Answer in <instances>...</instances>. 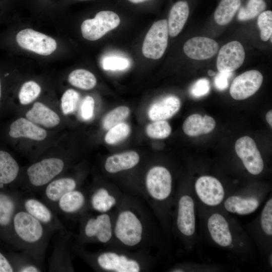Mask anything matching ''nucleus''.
<instances>
[{
	"mask_svg": "<svg viewBox=\"0 0 272 272\" xmlns=\"http://www.w3.org/2000/svg\"><path fill=\"white\" fill-rule=\"evenodd\" d=\"M130 127L125 122H121L109 129L105 136V141L109 145L117 144L127 137Z\"/></svg>",
	"mask_w": 272,
	"mask_h": 272,
	"instance_id": "38",
	"label": "nucleus"
},
{
	"mask_svg": "<svg viewBox=\"0 0 272 272\" xmlns=\"http://www.w3.org/2000/svg\"><path fill=\"white\" fill-rule=\"evenodd\" d=\"M77 180L71 177L54 179L43 189L41 200L56 213V205L59 198L65 193L79 188Z\"/></svg>",
	"mask_w": 272,
	"mask_h": 272,
	"instance_id": "23",
	"label": "nucleus"
},
{
	"mask_svg": "<svg viewBox=\"0 0 272 272\" xmlns=\"http://www.w3.org/2000/svg\"><path fill=\"white\" fill-rule=\"evenodd\" d=\"M208 73V75L210 76H213L215 75V73L213 72L212 70H209Z\"/></svg>",
	"mask_w": 272,
	"mask_h": 272,
	"instance_id": "50",
	"label": "nucleus"
},
{
	"mask_svg": "<svg viewBox=\"0 0 272 272\" xmlns=\"http://www.w3.org/2000/svg\"><path fill=\"white\" fill-rule=\"evenodd\" d=\"M16 40L22 48L42 55L51 54L57 47L53 38L31 29H23L18 32Z\"/></svg>",
	"mask_w": 272,
	"mask_h": 272,
	"instance_id": "20",
	"label": "nucleus"
},
{
	"mask_svg": "<svg viewBox=\"0 0 272 272\" xmlns=\"http://www.w3.org/2000/svg\"><path fill=\"white\" fill-rule=\"evenodd\" d=\"M216 121L211 116L193 114L184 120L182 128L184 132L190 137H196L211 132L215 127Z\"/></svg>",
	"mask_w": 272,
	"mask_h": 272,
	"instance_id": "28",
	"label": "nucleus"
},
{
	"mask_svg": "<svg viewBox=\"0 0 272 272\" xmlns=\"http://www.w3.org/2000/svg\"><path fill=\"white\" fill-rule=\"evenodd\" d=\"M114 211L108 213L89 212L80 220V228L75 244L98 243L107 247L115 246L113 236Z\"/></svg>",
	"mask_w": 272,
	"mask_h": 272,
	"instance_id": "7",
	"label": "nucleus"
},
{
	"mask_svg": "<svg viewBox=\"0 0 272 272\" xmlns=\"http://www.w3.org/2000/svg\"><path fill=\"white\" fill-rule=\"evenodd\" d=\"M197 205L192 185H184L176 190L172 219V236L174 235L187 252H190L197 242Z\"/></svg>",
	"mask_w": 272,
	"mask_h": 272,
	"instance_id": "6",
	"label": "nucleus"
},
{
	"mask_svg": "<svg viewBox=\"0 0 272 272\" xmlns=\"http://www.w3.org/2000/svg\"><path fill=\"white\" fill-rule=\"evenodd\" d=\"M115 247L130 250L164 247L169 242L152 211L142 197L124 194L114 211Z\"/></svg>",
	"mask_w": 272,
	"mask_h": 272,
	"instance_id": "1",
	"label": "nucleus"
},
{
	"mask_svg": "<svg viewBox=\"0 0 272 272\" xmlns=\"http://www.w3.org/2000/svg\"><path fill=\"white\" fill-rule=\"evenodd\" d=\"M72 234L66 229L59 231L49 262V271H74L72 263Z\"/></svg>",
	"mask_w": 272,
	"mask_h": 272,
	"instance_id": "19",
	"label": "nucleus"
},
{
	"mask_svg": "<svg viewBox=\"0 0 272 272\" xmlns=\"http://www.w3.org/2000/svg\"><path fill=\"white\" fill-rule=\"evenodd\" d=\"M22 196L20 192L0 191V237L13 245V220Z\"/></svg>",
	"mask_w": 272,
	"mask_h": 272,
	"instance_id": "13",
	"label": "nucleus"
},
{
	"mask_svg": "<svg viewBox=\"0 0 272 272\" xmlns=\"http://www.w3.org/2000/svg\"><path fill=\"white\" fill-rule=\"evenodd\" d=\"M68 80L72 85L84 90H90L97 84L95 76L84 69H77L72 72L69 76Z\"/></svg>",
	"mask_w": 272,
	"mask_h": 272,
	"instance_id": "33",
	"label": "nucleus"
},
{
	"mask_svg": "<svg viewBox=\"0 0 272 272\" xmlns=\"http://www.w3.org/2000/svg\"><path fill=\"white\" fill-rule=\"evenodd\" d=\"M262 81V75L259 71L245 72L233 81L230 88V95L235 100L245 99L258 91Z\"/></svg>",
	"mask_w": 272,
	"mask_h": 272,
	"instance_id": "21",
	"label": "nucleus"
},
{
	"mask_svg": "<svg viewBox=\"0 0 272 272\" xmlns=\"http://www.w3.org/2000/svg\"><path fill=\"white\" fill-rule=\"evenodd\" d=\"M147 135L153 139H163L169 136L171 127L165 120L155 121L146 128Z\"/></svg>",
	"mask_w": 272,
	"mask_h": 272,
	"instance_id": "40",
	"label": "nucleus"
},
{
	"mask_svg": "<svg viewBox=\"0 0 272 272\" xmlns=\"http://www.w3.org/2000/svg\"><path fill=\"white\" fill-rule=\"evenodd\" d=\"M257 25L260 31V38L267 41L272 35V12L265 11L261 13L257 19Z\"/></svg>",
	"mask_w": 272,
	"mask_h": 272,
	"instance_id": "41",
	"label": "nucleus"
},
{
	"mask_svg": "<svg viewBox=\"0 0 272 272\" xmlns=\"http://www.w3.org/2000/svg\"><path fill=\"white\" fill-rule=\"evenodd\" d=\"M253 243L266 258L272 253V198L269 196L259 215L244 228Z\"/></svg>",
	"mask_w": 272,
	"mask_h": 272,
	"instance_id": "10",
	"label": "nucleus"
},
{
	"mask_svg": "<svg viewBox=\"0 0 272 272\" xmlns=\"http://www.w3.org/2000/svg\"><path fill=\"white\" fill-rule=\"evenodd\" d=\"M72 251L98 271H145L151 268L154 261L148 250H130L112 246L93 252L73 243Z\"/></svg>",
	"mask_w": 272,
	"mask_h": 272,
	"instance_id": "4",
	"label": "nucleus"
},
{
	"mask_svg": "<svg viewBox=\"0 0 272 272\" xmlns=\"http://www.w3.org/2000/svg\"><path fill=\"white\" fill-rule=\"evenodd\" d=\"M10 261L15 271L40 272L42 271L41 264L23 252L13 255Z\"/></svg>",
	"mask_w": 272,
	"mask_h": 272,
	"instance_id": "34",
	"label": "nucleus"
},
{
	"mask_svg": "<svg viewBox=\"0 0 272 272\" xmlns=\"http://www.w3.org/2000/svg\"><path fill=\"white\" fill-rule=\"evenodd\" d=\"M19 173V166L15 159L9 153L0 151V189L14 182Z\"/></svg>",
	"mask_w": 272,
	"mask_h": 272,
	"instance_id": "31",
	"label": "nucleus"
},
{
	"mask_svg": "<svg viewBox=\"0 0 272 272\" xmlns=\"http://www.w3.org/2000/svg\"><path fill=\"white\" fill-rule=\"evenodd\" d=\"M189 7L185 1H178L172 7L168 18V33L171 37L177 36L182 30L189 16Z\"/></svg>",
	"mask_w": 272,
	"mask_h": 272,
	"instance_id": "30",
	"label": "nucleus"
},
{
	"mask_svg": "<svg viewBox=\"0 0 272 272\" xmlns=\"http://www.w3.org/2000/svg\"><path fill=\"white\" fill-rule=\"evenodd\" d=\"M95 102L94 99L87 96L84 99L81 108L82 117L85 120L90 119L94 113Z\"/></svg>",
	"mask_w": 272,
	"mask_h": 272,
	"instance_id": "45",
	"label": "nucleus"
},
{
	"mask_svg": "<svg viewBox=\"0 0 272 272\" xmlns=\"http://www.w3.org/2000/svg\"><path fill=\"white\" fill-rule=\"evenodd\" d=\"M54 232L24 210L21 205L14 215L12 225L13 246L41 264Z\"/></svg>",
	"mask_w": 272,
	"mask_h": 272,
	"instance_id": "5",
	"label": "nucleus"
},
{
	"mask_svg": "<svg viewBox=\"0 0 272 272\" xmlns=\"http://www.w3.org/2000/svg\"><path fill=\"white\" fill-rule=\"evenodd\" d=\"M26 118L33 123L46 127L57 125L60 121L58 114L41 102L35 103L26 114Z\"/></svg>",
	"mask_w": 272,
	"mask_h": 272,
	"instance_id": "29",
	"label": "nucleus"
},
{
	"mask_svg": "<svg viewBox=\"0 0 272 272\" xmlns=\"http://www.w3.org/2000/svg\"><path fill=\"white\" fill-rule=\"evenodd\" d=\"M245 57L244 48L239 41L229 42L222 46L219 51L217 69L220 72H232L241 66Z\"/></svg>",
	"mask_w": 272,
	"mask_h": 272,
	"instance_id": "22",
	"label": "nucleus"
},
{
	"mask_svg": "<svg viewBox=\"0 0 272 272\" xmlns=\"http://www.w3.org/2000/svg\"><path fill=\"white\" fill-rule=\"evenodd\" d=\"M90 211L88 192L79 188L64 194L56 205V213L80 220Z\"/></svg>",
	"mask_w": 272,
	"mask_h": 272,
	"instance_id": "15",
	"label": "nucleus"
},
{
	"mask_svg": "<svg viewBox=\"0 0 272 272\" xmlns=\"http://www.w3.org/2000/svg\"><path fill=\"white\" fill-rule=\"evenodd\" d=\"M129 113V109L127 106H121L114 108L104 117L103 120V127L108 130L113 126L122 122L127 118Z\"/></svg>",
	"mask_w": 272,
	"mask_h": 272,
	"instance_id": "36",
	"label": "nucleus"
},
{
	"mask_svg": "<svg viewBox=\"0 0 272 272\" xmlns=\"http://www.w3.org/2000/svg\"><path fill=\"white\" fill-rule=\"evenodd\" d=\"M235 150L244 168L251 175L257 176L264 169V162L254 141L248 136L237 140Z\"/></svg>",
	"mask_w": 272,
	"mask_h": 272,
	"instance_id": "17",
	"label": "nucleus"
},
{
	"mask_svg": "<svg viewBox=\"0 0 272 272\" xmlns=\"http://www.w3.org/2000/svg\"><path fill=\"white\" fill-rule=\"evenodd\" d=\"M1 81H0V99H1Z\"/></svg>",
	"mask_w": 272,
	"mask_h": 272,
	"instance_id": "51",
	"label": "nucleus"
},
{
	"mask_svg": "<svg viewBox=\"0 0 272 272\" xmlns=\"http://www.w3.org/2000/svg\"><path fill=\"white\" fill-rule=\"evenodd\" d=\"M210 90V84L207 78H201L194 82L190 88V94L195 98L207 95Z\"/></svg>",
	"mask_w": 272,
	"mask_h": 272,
	"instance_id": "44",
	"label": "nucleus"
},
{
	"mask_svg": "<svg viewBox=\"0 0 272 272\" xmlns=\"http://www.w3.org/2000/svg\"><path fill=\"white\" fill-rule=\"evenodd\" d=\"M79 98V94L74 89L65 91L61 99V110L64 114H71L76 110Z\"/></svg>",
	"mask_w": 272,
	"mask_h": 272,
	"instance_id": "42",
	"label": "nucleus"
},
{
	"mask_svg": "<svg viewBox=\"0 0 272 272\" xmlns=\"http://www.w3.org/2000/svg\"><path fill=\"white\" fill-rule=\"evenodd\" d=\"M197 210L220 207L232 190L227 188L217 177L211 175L198 176L192 185Z\"/></svg>",
	"mask_w": 272,
	"mask_h": 272,
	"instance_id": "9",
	"label": "nucleus"
},
{
	"mask_svg": "<svg viewBox=\"0 0 272 272\" xmlns=\"http://www.w3.org/2000/svg\"><path fill=\"white\" fill-rule=\"evenodd\" d=\"M9 134L13 138H26L42 141L46 138L47 132L27 118L21 117L11 124Z\"/></svg>",
	"mask_w": 272,
	"mask_h": 272,
	"instance_id": "27",
	"label": "nucleus"
},
{
	"mask_svg": "<svg viewBox=\"0 0 272 272\" xmlns=\"http://www.w3.org/2000/svg\"><path fill=\"white\" fill-rule=\"evenodd\" d=\"M221 268L217 265L198 263L185 262L178 263L170 267L168 271L171 272L185 271H217Z\"/></svg>",
	"mask_w": 272,
	"mask_h": 272,
	"instance_id": "39",
	"label": "nucleus"
},
{
	"mask_svg": "<svg viewBox=\"0 0 272 272\" xmlns=\"http://www.w3.org/2000/svg\"><path fill=\"white\" fill-rule=\"evenodd\" d=\"M268 191L266 188L254 186L233 189L220 207L229 214L248 215L257 210L267 196Z\"/></svg>",
	"mask_w": 272,
	"mask_h": 272,
	"instance_id": "8",
	"label": "nucleus"
},
{
	"mask_svg": "<svg viewBox=\"0 0 272 272\" xmlns=\"http://www.w3.org/2000/svg\"><path fill=\"white\" fill-rule=\"evenodd\" d=\"M140 161V157L137 152L129 151L108 157L105 160L104 167L108 173L114 174L134 168Z\"/></svg>",
	"mask_w": 272,
	"mask_h": 272,
	"instance_id": "25",
	"label": "nucleus"
},
{
	"mask_svg": "<svg viewBox=\"0 0 272 272\" xmlns=\"http://www.w3.org/2000/svg\"><path fill=\"white\" fill-rule=\"evenodd\" d=\"M197 211L204 235L212 244L241 258L253 254L254 244L247 233L229 213L221 207Z\"/></svg>",
	"mask_w": 272,
	"mask_h": 272,
	"instance_id": "2",
	"label": "nucleus"
},
{
	"mask_svg": "<svg viewBox=\"0 0 272 272\" xmlns=\"http://www.w3.org/2000/svg\"><path fill=\"white\" fill-rule=\"evenodd\" d=\"M232 75V72H219L214 79L216 88L220 91L227 89L228 86V79Z\"/></svg>",
	"mask_w": 272,
	"mask_h": 272,
	"instance_id": "46",
	"label": "nucleus"
},
{
	"mask_svg": "<svg viewBox=\"0 0 272 272\" xmlns=\"http://www.w3.org/2000/svg\"><path fill=\"white\" fill-rule=\"evenodd\" d=\"M14 268L10 261L0 251V272H13Z\"/></svg>",
	"mask_w": 272,
	"mask_h": 272,
	"instance_id": "47",
	"label": "nucleus"
},
{
	"mask_svg": "<svg viewBox=\"0 0 272 272\" xmlns=\"http://www.w3.org/2000/svg\"><path fill=\"white\" fill-rule=\"evenodd\" d=\"M264 0H248L246 7L239 9L237 18L239 21H247L252 19L266 8Z\"/></svg>",
	"mask_w": 272,
	"mask_h": 272,
	"instance_id": "35",
	"label": "nucleus"
},
{
	"mask_svg": "<svg viewBox=\"0 0 272 272\" xmlns=\"http://www.w3.org/2000/svg\"><path fill=\"white\" fill-rule=\"evenodd\" d=\"M219 45L214 40L205 37H195L184 44L183 51L190 58L205 60L211 58L218 52Z\"/></svg>",
	"mask_w": 272,
	"mask_h": 272,
	"instance_id": "24",
	"label": "nucleus"
},
{
	"mask_svg": "<svg viewBox=\"0 0 272 272\" xmlns=\"http://www.w3.org/2000/svg\"><path fill=\"white\" fill-rule=\"evenodd\" d=\"M266 119L270 127H272V110L268 111L266 114Z\"/></svg>",
	"mask_w": 272,
	"mask_h": 272,
	"instance_id": "48",
	"label": "nucleus"
},
{
	"mask_svg": "<svg viewBox=\"0 0 272 272\" xmlns=\"http://www.w3.org/2000/svg\"><path fill=\"white\" fill-rule=\"evenodd\" d=\"M102 64L105 70H123L128 67L129 61L126 58L111 56L103 58Z\"/></svg>",
	"mask_w": 272,
	"mask_h": 272,
	"instance_id": "43",
	"label": "nucleus"
},
{
	"mask_svg": "<svg viewBox=\"0 0 272 272\" xmlns=\"http://www.w3.org/2000/svg\"><path fill=\"white\" fill-rule=\"evenodd\" d=\"M180 106L181 102L177 96L168 95L153 103L149 108L148 115L154 121L165 120L175 115Z\"/></svg>",
	"mask_w": 272,
	"mask_h": 272,
	"instance_id": "26",
	"label": "nucleus"
},
{
	"mask_svg": "<svg viewBox=\"0 0 272 272\" xmlns=\"http://www.w3.org/2000/svg\"><path fill=\"white\" fill-rule=\"evenodd\" d=\"M124 194L116 188L104 185L93 187L88 192L90 210L100 213L114 211Z\"/></svg>",
	"mask_w": 272,
	"mask_h": 272,
	"instance_id": "16",
	"label": "nucleus"
},
{
	"mask_svg": "<svg viewBox=\"0 0 272 272\" xmlns=\"http://www.w3.org/2000/svg\"><path fill=\"white\" fill-rule=\"evenodd\" d=\"M240 0H221L214 14V19L220 25H225L233 19L239 9Z\"/></svg>",
	"mask_w": 272,
	"mask_h": 272,
	"instance_id": "32",
	"label": "nucleus"
},
{
	"mask_svg": "<svg viewBox=\"0 0 272 272\" xmlns=\"http://www.w3.org/2000/svg\"><path fill=\"white\" fill-rule=\"evenodd\" d=\"M130 2L133 4H140L146 2L149 0H128Z\"/></svg>",
	"mask_w": 272,
	"mask_h": 272,
	"instance_id": "49",
	"label": "nucleus"
},
{
	"mask_svg": "<svg viewBox=\"0 0 272 272\" xmlns=\"http://www.w3.org/2000/svg\"><path fill=\"white\" fill-rule=\"evenodd\" d=\"M64 166L63 160L56 157L45 158L30 165L26 170L29 190H43L62 172Z\"/></svg>",
	"mask_w": 272,
	"mask_h": 272,
	"instance_id": "11",
	"label": "nucleus"
},
{
	"mask_svg": "<svg viewBox=\"0 0 272 272\" xmlns=\"http://www.w3.org/2000/svg\"><path fill=\"white\" fill-rule=\"evenodd\" d=\"M21 208L54 232L65 230L57 214L42 200L35 197L22 196Z\"/></svg>",
	"mask_w": 272,
	"mask_h": 272,
	"instance_id": "18",
	"label": "nucleus"
},
{
	"mask_svg": "<svg viewBox=\"0 0 272 272\" xmlns=\"http://www.w3.org/2000/svg\"><path fill=\"white\" fill-rule=\"evenodd\" d=\"M40 92L41 87L37 83L32 81L25 82L19 94L20 102L23 105L29 104L38 97Z\"/></svg>",
	"mask_w": 272,
	"mask_h": 272,
	"instance_id": "37",
	"label": "nucleus"
},
{
	"mask_svg": "<svg viewBox=\"0 0 272 272\" xmlns=\"http://www.w3.org/2000/svg\"><path fill=\"white\" fill-rule=\"evenodd\" d=\"M168 35L167 20L154 22L145 38L142 47L143 55L153 59L160 58L167 47Z\"/></svg>",
	"mask_w": 272,
	"mask_h": 272,
	"instance_id": "12",
	"label": "nucleus"
},
{
	"mask_svg": "<svg viewBox=\"0 0 272 272\" xmlns=\"http://www.w3.org/2000/svg\"><path fill=\"white\" fill-rule=\"evenodd\" d=\"M142 190L143 199L169 241L172 238V212L176 192L171 172L164 166H152L146 174Z\"/></svg>",
	"mask_w": 272,
	"mask_h": 272,
	"instance_id": "3",
	"label": "nucleus"
},
{
	"mask_svg": "<svg viewBox=\"0 0 272 272\" xmlns=\"http://www.w3.org/2000/svg\"><path fill=\"white\" fill-rule=\"evenodd\" d=\"M120 22V18L116 13L108 10L100 11L94 18L83 21L81 25L82 35L87 40H97L116 28Z\"/></svg>",
	"mask_w": 272,
	"mask_h": 272,
	"instance_id": "14",
	"label": "nucleus"
}]
</instances>
